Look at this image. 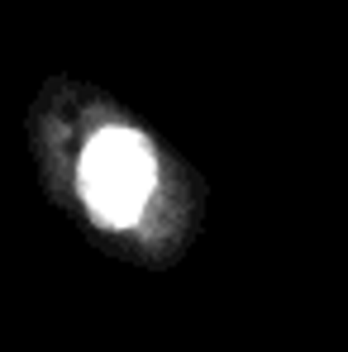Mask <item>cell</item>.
<instances>
[{
  "label": "cell",
  "mask_w": 348,
  "mask_h": 352,
  "mask_svg": "<svg viewBox=\"0 0 348 352\" xmlns=\"http://www.w3.org/2000/svg\"><path fill=\"white\" fill-rule=\"evenodd\" d=\"M76 186H81V200L96 224L129 229L143 219V210L158 190V153L139 129L105 124L81 143Z\"/></svg>",
  "instance_id": "cell-1"
}]
</instances>
